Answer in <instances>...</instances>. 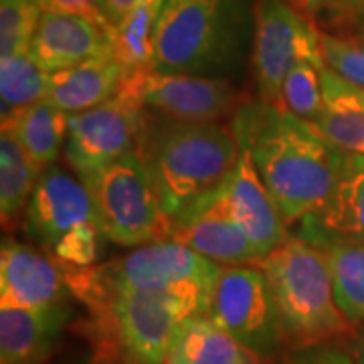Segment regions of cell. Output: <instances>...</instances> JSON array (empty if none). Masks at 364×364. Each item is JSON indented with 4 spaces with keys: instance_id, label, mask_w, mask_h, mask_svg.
I'll return each mask as SVG.
<instances>
[{
    "instance_id": "9",
    "label": "cell",
    "mask_w": 364,
    "mask_h": 364,
    "mask_svg": "<svg viewBox=\"0 0 364 364\" xmlns=\"http://www.w3.org/2000/svg\"><path fill=\"white\" fill-rule=\"evenodd\" d=\"M146 71L130 73L112 100L90 112L69 116L65 160L79 178L109 166L140 150L144 122L142 79Z\"/></svg>"
},
{
    "instance_id": "35",
    "label": "cell",
    "mask_w": 364,
    "mask_h": 364,
    "mask_svg": "<svg viewBox=\"0 0 364 364\" xmlns=\"http://www.w3.org/2000/svg\"><path fill=\"white\" fill-rule=\"evenodd\" d=\"M354 363L364 364V336L358 342V346H356V358H354Z\"/></svg>"
},
{
    "instance_id": "17",
    "label": "cell",
    "mask_w": 364,
    "mask_h": 364,
    "mask_svg": "<svg viewBox=\"0 0 364 364\" xmlns=\"http://www.w3.org/2000/svg\"><path fill=\"white\" fill-rule=\"evenodd\" d=\"M130 71L114 55L95 57L85 63L51 73L47 102L67 116L90 112L116 95Z\"/></svg>"
},
{
    "instance_id": "34",
    "label": "cell",
    "mask_w": 364,
    "mask_h": 364,
    "mask_svg": "<svg viewBox=\"0 0 364 364\" xmlns=\"http://www.w3.org/2000/svg\"><path fill=\"white\" fill-rule=\"evenodd\" d=\"M287 2L301 14H318L324 4V0H287Z\"/></svg>"
},
{
    "instance_id": "16",
    "label": "cell",
    "mask_w": 364,
    "mask_h": 364,
    "mask_svg": "<svg viewBox=\"0 0 364 364\" xmlns=\"http://www.w3.org/2000/svg\"><path fill=\"white\" fill-rule=\"evenodd\" d=\"M65 273L39 251L14 239H4L0 249V306L25 310L63 308Z\"/></svg>"
},
{
    "instance_id": "29",
    "label": "cell",
    "mask_w": 364,
    "mask_h": 364,
    "mask_svg": "<svg viewBox=\"0 0 364 364\" xmlns=\"http://www.w3.org/2000/svg\"><path fill=\"white\" fill-rule=\"evenodd\" d=\"M320 51L326 67L364 90V35L338 37L320 33Z\"/></svg>"
},
{
    "instance_id": "15",
    "label": "cell",
    "mask_w": 364,
    "mask_h": 364,
    "mask_svg": "<svg viewBox=\"0 0 364 364\" xmlns=\"http://www.w3.org/2000/svg\"><path fill=\"white\" fill-rule=\"evenodd\" d=\"M28 55L47 73L114 55V26L81 14L43 13Z\"/></svg>"
},
{
    "instance_id": "6",
    "label": "cell",
    "mask_w": 364,
    "mask_h": 364,
    "mask_svg": "<svg viewBox=\"0 0 364 364\" xmlns=\"http://www.w3.org/2000/svg\"><path fill=\"white\" fill-rule=\"evenodd\" d=\"M213 289L116 291L91 310L132 364H164L182 326L207 316Z\"/></svg>"
},
{
    "instance_id": "19",
    "label": "cell",
    "mask_w": 364,
    "mask_h": 364,
    "mask_svg": "<svg viewBox=\"0 0 364 364\" xmlns=\"http://www.w3.org/2000/svg\"><path fill=\"white\" fill-rule=\"evenodd\" d=\"M322 112L312 126L328 142L364 156V90L322 67Z\"/></svg>"
},
{
    "instance_id": "12",
    "label": "cell",
    "mask_w": 364,
    "mask_h": 364,
    "mask_svg": "<svg viewBox=\"0 0 364 364\" xmlns=\"http://www.w3.org/2000/svg\"><path fill=\"white\" fill-rule=\"evenodd\" d=\"M142 97L148 107L178 122H215L237 104V90L229 79L164 73H144Z\"/></svg>"
},
{
    "instance_id": "22",
    "label": "cell",
    "mask_w": 364,
    "mask_h": 364,
    "mask_svg": "<svg viewBox=\"0 0 364 364\" xmlns=\"http://www.w3.org/2000/svg\"><path fill=\"white\" fill-rule=\"evenodd\" d=\"M69 116L47 100L21 107L2 117V132L11 134L25 148L41 174L53 166L61 146L67 140Z\"/></svg>"
},
{
    "instance_id": "27",
    "label": "cell",
    "mask_w": 364,
    "mask_h": 364,
    "mask_svg": "<svg viewBox=\"0 0 364 364\" xmlns=\"http://www.w3.org/2000/svg\"><path fill=\"white\" fill-rule=\"evenodd\" d=\"M324 61L304 59L287 71L282 85V105L284 109L299 119L314 124L322 112V77L320 71Z\"/></svg>"
},
{
    "instance_id": "5",
    "label": "cell",
    "mask_w": 364,
    "mask_h": 364,
    "mask_svg": "<svg viewBox=\"0 0 364 364\" xmlns=\"http://www.w3.org/2000/svg\"><path fill=\"white\" fill-rule=\"evenodd\" d=\"M69 289L93 308L116 291L215 289L223 265L176 241L136 247L122 259L91 267L61 265Z\"/></svg>"
},
{
    "instance_id": "10",
    "label": "cell",
    "mask_w": 364,
    "mask_h": 364,
    "mask_svg": "<svg viewBox=\"0 0 364 364\" xmlns=\"http://www.w3.org/2000/svg\"><path fill=\"white\" fill-rule=\"evenodd\" d=\"M324 61L320 31L287 0H257L251 67L261 102L279 107L287 71L298 61Z\"/></svg>"
},
{
    "instance_id": "20",
    "label": "cell",
    "mask_w": 364,
    "mask_h": 364,
    "mask_svg": "<svg viewBox=\"0 0 364 364\" xmlns=\"http://www.w3.org/2000/svg\"><path fill=\"white\" fill-rule=\"evenodd\" d=\"M299 235L324 253L342 316L352 324H364V241L332 237L304 223Z\"/></svg>"
},
{
    "instance_id": "36",
    "label": "cell",
    "mask_w": 364,
    "mask_h": 364,
    "mask_svg": "<svg viewBox=\"0 0 364 364\" xmlns=\"http://www.w3.org/2000/svg\"><path fill=\"white\" fill-rule=\"evenodd\" d=\"M91 364H109V363H105V360H97V363H91Z\"/></svg>"
},
{
    "instance_id": "18",
    "label": "cell",
    "mask_w": 364,
    "mask_h": 364,
    "mask_svg": "<svg viewBox=\"0 0 364 364\" xmlns=\"http://www.w3.org/2000/svg\"><path fill=\"white\" fill-rule=\"evenodd\" d=\"M67 308L25 310L0 306V364H39L65 326Z\"/></svg>"
},
{
    "instance_id": "11",
    "label": "cell",
    "mask_w": 364,
    "mask_h": 364,
    "mask_svg": "<svg viewBox=\"0 0 364 364\" xmlns=\"http://www.w3.org/2000/svg\"><path fill=\"white\" fill-rule=\"evenodd\" d=\"M208 318L261 358L277 350L284 340L272 289L257 267L223 265Z\"/></svg>"
},
{
    "instance_id": "28",
    "label": "cell",
    "mask_w": 364,
    "mask_h": 364,
    "mask_svg": "<svg viewBox=\"0 0 364 364\" xmlns=\"http://www.w3.org/2000/svg\"><path fill=\"white\" fill-rule=\"evenodd\" d=\"M41 16L37 0H0V59L28 51Z\"/></svg>"
},
{
    "instance_id": "3",
    "label": "cell",
    "mask_w": 364,
    "mask_h": 364,
    "mask_svg": "<svg viewBox=\"0 0 364 364\" xmlns=\"http://www.w3.org/2000/svg\"><path fill=\"white\" fill-rule=\"evenodd\" d=\"M170 225L219 188L239 158L233 130L215 122H162L140 146Z\"/></svg>"
},
{
    "instance_id": "2",
    "label": "cell",
    "mask_w": 364,
    "mask_h": 364,
    "mask_svg": "<svg viewBox=\"0 0 364 364\" xmlns=\"http://www.w3.org/2000/svg\"><path fill=\"white\" fill-rule=\"evenodd\" d=\"M253 0H164L154 69L227 79L253 47Z\"/></svg>"
},
{
    "instance_id": "13",
    "label": "cell",
    "mask_w": 364,
    "mask_h": 364,
    "mask_svg": "<svg viewBox=\"0 0 364 364\" xmlns=\"http://www.w3.org/2000/svg\"><path fill=\"white\" fill-rule=\"evenodd\" d=\"M168 241L186 245L219 265H245L259 259L257 249L229 215L217 188L172 223Z\"/></svg>"
},
{
    "instance_id": "24",
    "label": "cell",
    "mask_w": 364,
    "mask_h": 364,
    "mask_svg": "<svg viewBox=\"0 0 364 364\" xmlns=\"http://www.w3.org/2000/svg\"><path fill=\"white\" fill-rule=\"evenodd\" d=\"M164 0H146L114 26V57L130 73L154 69L156 26Z\"/></svg>"
},
{
    "instance_id": "33",
    "label": "cell",
    "mask_w": 364,
    "mask_h": 364,
    "mask_svg": "<svg viewBox=\"0 0 364 364\" xmlns=\"http://www.w3.org/2000/svg\"><path fill=\"white\" fill-rule=\"evenodd\" d=\"M146 0H104V16L112 26H116L126 14H130L136 6Z\"/></svg>"
},
{
    "instance_id": "26",
    "label": "cell",
    "mask_w": 364,
    "mask_h": 364,
    "mask_svg": "<svg viewBox=\"0 0 364 364\" xmlns=\"http://www.w3.org/2000/svg\"><path fill=\"white\" fill-rule=\"evenodd\" d=\"M51 73L41 69L26 53L0 59V102L2 117L21 107L43 102L49 91Z\"/></svg>"
},
{
    "instance_id": "8",
    "label": "cell",
    "mask_w": 364,
    "mask_h": 364,
    "mask_svg": "<svg viewBox=\"0 0 364 364\" xmlns=\"http://www.w3.org/2000/svg\"><path fill=\"white\" fill-rule=\"evenodd\" d=\"M26 229L61 265L91 267L100 257V227L90 191L57 166L37 181L26 207Z\"/></svg>"
},
{
    "instance_id": "23",
    "label": "cell",
    "mask_w": 364,
    "mask_h": 364,
    "mask_svg": "<svg viewBox=\"0 0 364 364\" xmlns=\"http://www.w3.org/2000/svg\"><path fill=\"white\" fill-rule=\"evenodd\" d=\"M164 364H261L257 356L207 316L182 326Z\"/></svg>"
},
{
    "instance_id": "4",
    "label": "cell",
    "mask_w": 364,
    "mask_h": 364,
    "mask_svg": "<svg viewBox=\"0 0 364 364\" xmlns=\"http://www.w3.org/2000/svg\"><path fill=\"white\" fill-rule=\"evenodd\" d=\"M255 267L267 279L284 338L291 344L308 348L348 332L350 322L336 306L328 261L308 239H286Z\"/></svg>"
},
{
    "instance_id": "31",
    "label": "cell",
    "mask_w": 364,
    "mask_h": 364,
    "mask_svg": "<svg viewBox=\"0 0 364 364\" xmlns=\"http://www.w3.org/2000/svg\"><path fill=\"white\" fill-rule=\"evenodd\" d=\"M282 364H356L346 352L332 346H308L299 348Z\"/></svg>"
},
{
    "instance_id": "32",
    "label": "cell",
    "mask_w": 364,
    "mask_h": 364,
    "mask_svg": "<svg viewBox=\"0 0 364 364\" xmlns=\"http://www.w3.org/2000/svg\"><path fill=\"white\" fill-rule=\"evenodd\" d=\"M330 23H350L364 13V0H324L322 11Z\"/></svg>"
},
{
    "instance_id": "30",
    "label": "cell",
    "mask_w": 364,
    "mask_h": 364,
    "mask_svg": "<svg viewBox=\"0 0 364 364\" xmlns=\"http://www.w3.org/2000/svg\"><path fill=\"white\" fill-rule=\"evenodd\" d=\"M43 13L81 14L97 21H107L104 16V0H37Z\"/></svg>"
},
{
    "instance_id": "25",
    "label": "cell",
    "mask_w": 364,
    "mask_h": 364,
    "mask_svg": "<svg viewBox=\"0 0 364 364\" xmlns=\"http://www.w3.org/2000/svg\"><path fill=\"white\" fill-rule=\"evenodd\" d=\"M41 170L11 134L0 136V213L2 223L14 221L37 186Z\"/></svg>"
},
{
    "instance_id": "14",
    "label": "cell",
    "mask_w": 364,
    "mask_h": 364,
    "mask_svg": "<svg viewBox=\"0 0 364 364\" xmlns=\"http://www.w3.org/2000/svg\"><path fill=\"white\" fill-rule=\"evenodd\" d=\"M217 193L229 215L257 249L259 257L272 253L286 241V219L265 188L245 146H239L237 164Z\"/></svg>"
},
{
    "instance_id": "21",
    "label": "cell",
    "mask_w": 364,
    "mask_h": 364,
    "mask_svg": "<svg viewBox=\"0 0 364 364\" xmlns=\"http://www.w3.org/2000/svg\"><path fill=\"white\" fill-rule=\"evenodd\" d=\"M301 223L332 237L364 241V156L346 154L330 198Z\"/></svg>"
},
{
    "instance_id": "7",
    "label": "cell",
    "mask_w": 364,
    "mask_h": 364,
    "mask_svg": "<svg viewBox=\"0 0 364 364\" xmlns=\"http://www.w3.org/2000/svg\"><path fill=\"white\" fill-rule=\"evenodd\" d=\"M81 181L90 191L104 239L122 247L168 241L172 225L162 210L152 172L140 150Z\"/></svg>"
},
{
    "instance_id": "1",
    "label": "cell",
    "mask_w": 364,
    "mask_h": 364,
    "mask_svg": "<svg viewBox=\"0 0 364 364\" xmlns=\"http://www.w3.org/2000/svg\"><path fill=\"white\" fill-rule=\"evenodd\" d=\"M233 134L249 150L286 223L301 221L324 207L348 154L312 124L261 100L237 109Z\"/></svg>"
}]
</instances>
